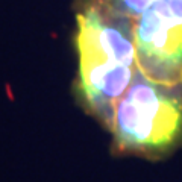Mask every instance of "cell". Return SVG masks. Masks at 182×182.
I'll return each mask as SVG.
<instances>
[{
  "mask_svg": "<svg viewBox=\"0 0 182 182\" xmlns=\"http://www.w3.org/2000/svg\"><path fill=\"white\" fill-rule=\"evenodd\" d=\"M108 132L113 155L167 159L182 146V84H161L138 70L115 105Z\"/></svg>",
  "mask_w": 182,
  "mask_h": 182,
  "instance_id": "obj_2",
  "label": "cell"
},
{
  "mask_svg": "<svg viewBox=\"0 0 182 182\" xmlns=\"http://www.w3.org/2000/svg\"><path fill=\"white\" fill-rule=\"evenodd\" d=\"M155 2L156 0H108L111 8L123 15H126V17L132 18V20H135L138 15H141Z\"/></svg>",
  "mask_w": 182,
  "mask_h": 182,
  "instance_id": "obj_4",
  "label": "cell"
},
{
  "mask_svg": "<svg viewBox=\"0 0 182 182\" xmlns=\"http://www.w3.org/2000/svg\"><path fill=\"white\" fill-rule=\"evenodd\" d=\"M74 97L85 113L109 130L115 105L138 71L134 20L108 0H76Z\"/></svg>",
  "mask_w": 182,
  "mask_h": 182,
  "instance_id": "obj_1",
  "label": "cell"
},
{
  "mask_svg": "<svg viewBox=\"0 0 182 182\" xmlns=\"http://www.w3.org/2000/svg\"><path fill=\"white\" fill-rule=\"evenodd\" d=\"M137 67L161 84H182V0H156L134 20Z\"/></svg>",
  "mask_w": 182,
  "mask_h": 182,
  "instance_id": "obj_3",
  "label": "cell"
}]
</instances>
